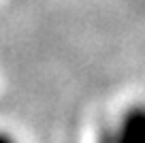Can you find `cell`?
Wrapping results in <instances>:
<instances>
[{
  "label": "cell",
  "instance_id": "cell-1",
  "mask_svg": "<svg viewBox=\"0 0 145 143\" xmlns=\"http://www.w3.org/2000/svg\"><path fill=\"white\" fill-rule=\"evenodd\" d=\"M113 143H145V107H132L124 113Z\"/></svg>",
  "mask_w": 145,
  "mask_h": 143
},
{
  "label": "cell",
  "instance_id": "cell-2",
  "mask_svg": "<svg viewBox=\"0 0 145 143\" xmlns=\"http://www.w3.org/2000/svg\"><path fill=\"white\" fill-rule=\"evenodd\" d=\"M0 143H15L13 139L9 137V134H5V133H0Z\"/></svg>",
  "mask_w": 145,
  "mask_h": 143
}]
</instances>
